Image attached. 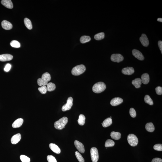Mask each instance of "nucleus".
<instances>
[{
  "mask_svg": "<svg viewBox=\"0 0 162 162\" xmlns=\"http://www.w3.org/2000/svg\"><path fill=\"white\" fill-rule=\"evenodd\" d=\"M106 86L105 84L103 82L97 83L93 86L92 88V91L95 93H100L103 92L106 89Z\"/></svg>",
  "mask_w": 162,
  "mask_h": 162,
  "instance_id": "1",
  "label": "nucleus"
},
{
  "mask_svg": "<svg viewBox=\"0 0 162 162\" xmlns=\"http://www.w3.org/2000/svg\"><path fill=\"white\" fill-rule=\"evenodd\" d=\"M68 122V119L67 117H63L54 123V127L56 129L61 130L65 128V126Z\"/></svg>",
  "mask_w": 162,
  "mask_h": 162,
  "instance_id": "2",
  "label": "nucleus"
},
{
  "mask_svg": "<svg viewBox=\"0 0 162 162\" xmlns=\"http://www.w3.org/2000/svg\"><path fill=\"white\" fill-rule=\"evenodd\" d=\"M86 70L84 65L81 64L75 66L71 70V74L75 76L79 75L83 73Z\"/></svg>",
  "mask_w": 162,
  "mask_h": 162,
  "instance_id": "3",
  "label": "nucleus"
},
{
  "mask_svg": "<svg viewBox=\"0 0 162 162\" xmlns=\"http://www.w3.org/2000/svg\"><path fill=\"white\" fill-rule=\"evenodd\" d=\"M127 140L129 144L132 146H136L138 143V138L133 134H129L127 137Z\"/></svg>",
  "mask_w": 162,
  "mask_h": 162,
  "instance_id": "4",
  "label": "nucleus"
},
{
  "mask_svg": "<svg viewBox=\"0 0 162 162\" xmlns=\"http://www.w3.org/2000/svg\"><path fill=\"white\" fill-rule=\"evenodd\" d=\"M91 160L93 162H97L99 159L98 151L95 147H92L91 150Z\"/></svg>",
  "mask_w": 162,
  "mask_h": 162,
  "instance_id": "5",
  "label": "nucleus"
},
{
  "mask_svg": "<svg viewBox=\"0 0 162 162\" xmlns=\"http://www.w3.org/2000/svg\"><path fill=\"white\" fill-rule=\"evenodd\" d=\"M73 99L72 97H68L67 100V103L63 105L62 107V109L63 111H65L70 110L73 105Z\"/></svg>",
  "mask_w": 162,
  "mask_h": 162,
  "instance_id": "6",
  "label": "nucleus"
},
{
  "mask_svg": "<svg viewBox=\"0 0 162 162\" xmlns=\"http://www.w3.org/2000/svg\"><path fill=\"white\" fill-rule=\"evenodd\" d=\"M111 59L112 61L118 63L122 61L123 60L124 57L121 54H113L111 55Z\"/></svg>",
  "mask_w": 162,
  "mask_h": 162,
  "instance_id": "7",
  "label": "nucleus"
},
{
  "mask_svg": "<svg viewBox=\"0 0 162 162\" xmlns=\"http://www.w3.org/2000/svg\"><path fill=\"white\" fill-rule=\"evenodd\" d=\"M140 40L142 45L145 47L148 46L149 42L147 36L145 34H143L140 38Z\"/></svg>",
  "mask_w": 162,
  "mask_h": 162,
  "instance_id": "8",
  "label": "nucleus"
},
{
  "mask_svg": "<svg viewBox=\"0 0 162 162\" xmlns=\"http://www.w3.org/2000/svg\"><path fill=\"white\" fill-rule=\"evenodd\" d=\"M133 55L139 60H143L144 57L143 54L139 51L136 49H133L132 51Z\"/></svg>",
  "mask_w": 162,
  "mask_h": 162,
  "instance_id": "9",
  "label": "nucleus"
},
{
  "mask_svg": "<svg viewBox=\"0 0 162 162\" xmlns=\"http://www.w3.org/2000/svg\"><path fill=\"white\" fill-rule=\"evenodd\" d=\"M74 144L77 150L81 153H83L85 152V149L83 145L79 141L75 140Z\"/></svg>",
  "mask_w": 162,
  "mask_h": 162,
  "instance_id": "10",
  "label": "nucleus"
},
{
  "mask_svg": "<svg viewBox=\"0 0 162 162\" xmlns=\"http://www.w3.org/2000/svg\"><path fill=\"white\" fill-rule=\"evenodd\" d=\"M123 102V100L121 98L116 97L114 98L111 101L110 104L112 106H115L120 105Z\"/></svg>",
  "mask_w": 162,
  "mask_h": 162,
  "instance_id": "11",
  "label": "nucleus"
},
{
  "mask_svg": "<svg viewBox=\"0 0 162 162\" xmlns=\"http://www.w3.org/2000/svg\"><path fill=\"white\" fill-rule=\"evenodd\" d=\"M13 58L12 55L10 54H5L0 55V61L5 62L12 60Z\"/></svg>",
  "mask_w": 162,
  "mask_h": 162,
  "instance_id": "12",
  "label": "nucleus"
},
{
  "mask_svg": "<svg viewBox=\"0 0 162 162\" xmlns=\"http://www.w3.org/2000/svg\"><path fill=\"white\" fill-rule=\"evenodd\" d=\"M21 138V135L20 134L18 133L14 135L11 139V142L12 144H16L20 141Z\"/></svg>",
  "mask_w": 162,
  "mask_h": 162,
  "instance_id": "13",
  "label": "nucleus"
},
{
  "mask_svg": "<svg viewBox=\"0 0 162 162\" xmlns=\"http://www.w3.org/2000/svg\"><path fill=\"white\" fill-rule=\"evenodd\" d=\"M134 70L132 67H127L123 68L122 72L123 74L127 75H131L134 73Z\"/></svg>",
  "mask_w": 162,
  "mask_h": 162,
  "instance_id": "14",
  "label": "nucleus"
},
{
  "mask_svg": "<svg viewBox=\"0 0 162 162\" xmlns=\"http://www.w3.org/2000/svg\"><path fill=\"white\" fill-rule=\"evenodd\" d=\"M2 28L5 30H10L12 28V25L11 23L6 20H3L1 23Z\"/></svg>",
  "mask_w": 162,
  "mask_h": 162,
  "instance_id": "15",
  "label": "nucleus"
},
{
  "mask_svg": "<svg viewBox=\"0 0 162 162\" xmlns=\"http://www.w3.org/2000/svg\"><path fill=\"white\" fill-rule=\"evenodd\" d=\"M1 3L5 7L9 9H12L13 7L12 2L10 0H2Z\"/></svg>",
  "mask_w": 162,
  "mask_h": 162,
  "instance_id": "16",
  "label": "nucleus"
},
{
  "mask_svg": "<svg viewBox=\"0 0 162 162\" xmlns=\"http://www.w3.org/2000/svg\"><path fill=\"white\" fill-rule=\"evenodd\" d=\"M24 122L23 119L22 118L18 119L14 122L12 124V127L13 128H18L22 125Z\"/></svg>",
  "mask_w": 162,
  "mask_h": 162,
  "instance_id": "17",
  "label": "nucleus"
},
{
  "mask_svg": "<svg viewBox=\"0 0 162 162\" xmlns=\"http://www.w3.org/2000/svg\"><path fill=\"white\" fill-rule=\"evenodd\" d=\"M49 147L53 152L56 154H59L61 152L60 149L56 144L54 143H51L49 144Z\"/></svg>",
  "mask_w": 162,
  "mask_h": 162,
  "instance_id": "18",
  "label": "nucleus"
},
{
  "mask_svg": "<svg viewBox=\"0 0 162 162\" xmlns=\"http://www.w3.org/2000/svg\"><path fill=\"white\" fill-rule=\"evenodd\" d=\"M142 82L144 84H147L150 81L149 75L147 73H144L141 76Z\"/></svg>",
  "mask_w": 162,
  "mask_h": 162,
  "instance_id": "19",
  "label": "nucleus"
},
{
  "mask_svg": "<svg viewBox=\"0 0 162 162\" xmlns=\"http://www.w3.org/2000/svg\"><path fill=\"white\" fill-rule=\"evenodd\" d=\"M132 83L136 88H138L141 87V85L142 84V81L140 78H137L134 80H133Z\"/></svg>",
  "mask_w": 162,
  "mask_h": 162,
  "instance_id": "20",
  "label": "nucleus"
},
{
  "mask_svg": "<svg viewBox=\"0 0 162 162\" xmlns=\"http://www.w3.org/2000/svg\"><path fill=\"white\" fill-rule=\"evenodd\" d=\"M145 128L147 131L149 132H153L155 130V127L152 122L147 123L145 126Z\"/></svg>",
  "mask_w": 162,
  "mask_h": 162,
  "instance_id": "21",
  "label": "nucleus"
},
{
  "mask_svg": "<svg viewBox=\"0 0 162 162\" xmlns=\"http://www.w3.org/2000/svg\"><path fill=\"white\" fill-rule=\"evenodd\" d=\"M111 136L112 138L115 140H119L121 137V134L119 132L112 131L111 133Z\"/></svg>",
  "mask_w": 162,
  "mask_h": 162,
  "instance_id": "22",
  "label": "nucleus"
},
{
  "mask_svg": "<svg viewBox=\"0 0 162 162\" xmlns=\"http://www.w3.org/2000/svg\"><path fill=\"white\" fill-rule=\"evenodd\" d=\"M112 123V121L111 119V118H108L105 119L102 124L103 127L106 128L110 126Z\"/></svg>",
  "mask_w": 162,
  "mask_h": 162,
  "instance_id": "23",
  "label": "nucleus"
},
{
  "mask_svg": "<svg viewBox=\"0 0 162 162\" xmlns=\"http://www.w3.org/2000/svg\"><path fill=\"white\" fill-rule=\"evenodd\" d=\"M86 118L85 116L83 115H79V119L77 121L78 123L80 126H83L85 123Z\"/></svg>",
  "mask_w": 162,
  "mask_h": 162,
  "instance_id": "24",
  "label": "nucleus"
},
{
  "mask_svg": "<svg viewBox=\"0 0 162 162\" xmlns=\"http://www.w3.org/2000/svg\"><path fill=\"white\" fill-rule=\"evenodd\" d=\"M24 23L25 25L27 28L29 30H31L32 29V26L31 20L28 18H25Z\"/></svg>",
  "mask_w": 162,
  "mask_h": 162,
  "instance_id": "25",
  "label": "nucleus"
},
{
  "mask_svg": "<svg viewBox=\"0 0 162 162\" xmlns=\"http://www.w3.org/2000/svg\"><path fill=\"white\" fill-rule=\"evenodd\" d=\"M91 40V38L88 36H83L80 39V42L83 44L90 42Z\"/></svg>",
  "mask_w": 162,
  "mask_h": 162,
  "instance_id": "26",
  "label": "nucleus"
},
{
  "mask_svg": "<svg viewBox=\"0 0 162 162\" xmlns=\"http://www.w3.org/2000/svg\"><path fill=\"white\" fill-rule=\"evenodd\" d=\"M47 91L51 92L54 91L56 89V87L55 84L52 83H49L47 84Z\"/></svg>",
  "mask_w": 162,
  "mask_h": 162,
  "instance_id": "27",
  "label": "nucleus"
},
{
  "mask_svg": "<svg viewBox=\"0 0 162 162\" xmlns=\"http://www.w3.org/2000/svg\"><path fill=\"white\" fill-rule=\"evenodd\" d=\"M37 83L39 86L41 87L42 86L47 85L48 84V81L44 79H42V78H40V79H38Z\"/></svg>",
  "mask_w": 162,
  "mask_h": 162,
  "instance_id": "28",
  "label": "nucleus"
},
{
  "mask_svg": "<svg viewBox=\"0 0 162 162\" xmlns=\"http://www.w3.org/2000/svg\"><path fill=\"white\" fill-rule=\"evenodd\" d=\"M105 36V33L104 32H100L94 36V38L97 40H100L104 39Z\"/></svg>",
  "mask_w": 162,
  "mask_h": 162,
  "instance_id": "29",
  "label": "nucleus"
},
{
  "mask_svg": "<svg viewBox=\"0 0 162 162\" xmlns=\"http://www.w3.org/2000/svg\"><path fill=\"white\" fill-rule=\"evenodd\" d=\"M144 100L145 103H147L150 105H153V100L149 95H146L145 96Z\"/></svg>",
  "mask_w": 162,
  "mask_h": 162,
  "instance_id": "30",
  "label": "nucleus"
},
{
  "mask_svg": "<svg viewBox=\"0 0 162 162\" xmlns=\"http://www.w3.org/2000/svg\"><path fill=\"white\" fill-rule=\"evenodd\" d=\"M115 143L113 140L108 139L105 142V146L106 147H113L115 145Z\"/></svg>",
  "mask_w": 162,
  "mask_h": 162,
  "instance_id": "31",
  "label": "nucleus"
},
{
  "mask_svg": "<svg viewBox=\"0 0 162 162\" xmlns=\"http://www.w3.org/2000/svg\"><path fill=\"white\" fill-rule=\"evenodd\" d=\"M42 79H44L48 82L51 80V75L48 73L45 72L42 75Z\"/></svg>",
  "mask_w": 162,
  "mask_h": 162,
  "instance_id": "32",
  "label": "nucleus"
},
{
  "mask_svg": "<svg viewBox=\"0 0 162 162\" xmlns=\"http://www.w3.org/2000/svg\"><path fill=\"white\" fill-rule=\"evenodd\" d=\"M11 46L15 48H19L20 47V44L18 41L16 40H13L10 43Z\"/></svg>",
  "mask_w": 162,
  "mask_h": 162,
  "instance_id": "33",
  "label": "nucleus"
},
{
  "mask_svg": "<svg viewBox=\"0 0 162 162\" xmlns=\"http://www.w3.org/2000/svg\"><path fill=\"white\" fill-rule=\"evenodd\" d=\"M76 157L79 162H84V160L82 155L79 152L76 151L75 153Z\"/></svg>",
  "mask_w": 162,
  "mask_h": 162,
  "instance_id": "34",
  "label": "nucleus"
},
{
  "mask_svg": "<svg viewBox=\"0 0 162 162\" xmlns=\"http://www.w3.org/2000/svg\"><path fill=\"white\" fill-rule=\"evenodd\" d=\"M20 158L22 162H30V158L24 155H20Z\"/></svg>",
  "mask_w": 162,
  "mask_h": 162,
  "instance_id": "35",
  "label": "nucleus"
},
{
  "mask_svg": "<svg viewBox=\"0 0 162 162\" xmlns=\"http://www.w3.org/2000/svg\"><path fill=\"white\" fill-rule=\"evenodd\" d=\"M39 91L42 94H45L47 92V87L45 86H42L38 88Z\"/></svg>",
  "mask_w": 162,
  "mask_h": 162,
  "instance_id": "36",
  "label": "nucleus"
},
{
  "mask_svg": "<svg viewBox=\"0 0 162 162\" xmlns=\"http://www.w3.org/2000/svg\"><path fill=\"white\" fill-rule=\"evenodd\" d=\"M47 159L48 162H57L56 159L54 156L52 155H48Z\"/></svg>",
  "mask_w": 162,
  "mask_h": 162,
  "instance_id": "37",
  "label": "nucleus"
},
{
  "mask_svg": "<svg viewBox=\"0 0 162 162\" xmlns=\"http://www.w3.org/2000/svg\"><path fill=\"white\" fill-rule=\"evenodd\" d=\"M154 149L158 151H162V144H157L153 146Z\"/></svg>",
  "mask_w": 162,
  "mask_h": 162,
  "instance_id": "38",
  "label": "nucleus"
},
{
  "mask_svg": "<svg viewBox=\"0 0 162 162\" xmlns=\"http://www.w3.org/2000/svg\"><path fill=\"white\" fill-rule=\"evenodd\" d=\"M129 114H130V116L133 118H134L136 116V113L135 110L133 108L130 109V110H129Z\"/></svg>",
  "mask_w": 162,
  "mask_h": 162,
  "instance_id": "39",
  "label": "nucleus"
},
{
  "mask_svg": "<svg viewBox=\"0 0 162 162\" xmlns=\"http://www.w3.org/2000/svg\"><path fill=\"white\" fill-rule=\"evenodd\" d=\"M155 91L157 94L158 95H161L162 94V87L158 86L155 88Z\"/></svg>",
  "mask_w": 162,
  "mask_h": 162,
  "instance_id": "40",
  "label": "nucleus"
},
{
  "mask_svg": "<svg viewBox=\"0 0 162 162\" xmlns=\"http://www.w3.org/2000/svg\"><path fill=\"white\" fill-rule=\"evenodd\" d=\"M11 68V65L10 64H7L5 66V68H4V70L5 71L8 72L10 70Z\"/></svg>",
  "mask_w": 162,
  "mask_h": 162,
  "instance_id": "41",
  "label": "nucleus"
},
{
  "mask_svg": "<svg viewBox=\"0 0 162 162\" xmlns=\"http://www.w3.org/2000/svg\"><path fill=\"white\" fill-rule=\"evenodd\" d=\"M152 162H162V160L160 158H153L152 160Z\"/></svg>",
  "mask_w": 162,
  "mask_h": 162,
  "instance_id": "42",
  "label": "nucleus"
},
{
  "mask_svg": "<svg viewBox=\"0 0 162 162\" xmlns=\"http://www.w3.org/2000/svg\"><path fill=\"white\" fill-rule=\"evenodd\" d=\"M158 45L160 49L161 52V53L162 54V42L161 41H159L158 42Z\"/></svg>",
  "mask_w": 162,
  "mask_h": 162,
  "instance_id": "43",
  "label": "nucleus"
},
{
  "mask_svg": "<svg viewBox=\"0 0 162 162\" xmlns=\"http://www.w3.org/2000/svg\"><path fill=\"white\" fill-rule=\"evenodd\" d=\"M157 21L159 22H162V18H158V19H157Z\"/></svg>",
  "mask_w": 162,
  "mask_h": 162,
  "instance_id": "44",
  "label": "nucleus"
}]
</instances>
